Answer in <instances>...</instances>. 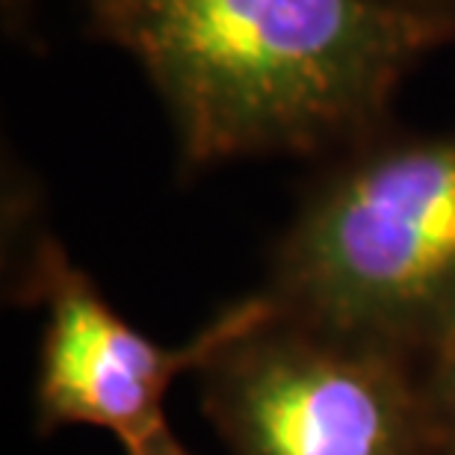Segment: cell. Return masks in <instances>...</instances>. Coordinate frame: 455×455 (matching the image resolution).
I'll return each instance as SVG.
<instances>
[{
	"label": "cell",
	"mask_w": 455,
	"mask_h": 455,
	"mask_svg": "<svg viewBox=\"0 0 455 455\" xmlns=\"http://www.w3.org/2000/svg\"><path fill=\"white\" fill-rule=\"evenodd\" d=\"M420 379L438 455H455V320L426 355Z\"/></svg>",
	"instance_id": "5b68a950"
},
{
	"label": "cell",
	"mask_w": 455,
	"mask_h": 455,
	"mask_svg": "<svg viewBox=\"0 0 455 455\" xmlns=\"http://www.w3.org/2000/svg\"><path fill=\"white\" fill-rule=\"evenodd\" d=\"M4 4V15H6V21L12 24V21H18L21 18V12L27 6H30V0H0Z\"/></svg>",
	"instance_id": "52a82bcc"
},
{
	"label": "cell",
	"mask_w": 455,
	"mask_h": 455,
	"mask_svg": "<svg viewBox=\"0 0 455 455\" xmlns=\"http://www.w3.org/2000/svg\"><path fill=\"white\" fill-rule=\"evenodd\" d=\"M198 376L234 455H438L411 358L284 320L272 302Z\"/></svg>",
	"instance_id": "3957f363"
},
{
	"label": "cell",
	"mask_w": 455,
	"mask_h": 455,
	"mask_svg": "<svg viewBox=\"0 0 455 455\" xmlns=\"http://www.w3.org/2000/svg\"><path fill=\"white\" fill-rule=\"evenodd\" d=\"M127 455H189V452L184 450V443L169 432V426H163L160 432H154L140 447L127 450Z\"/></svg>",
	"instance_id": "8992f818"
},
{
	"label": "cell",
	"mask_w": 455,
	"mask_h": 455,
	"mask_svg": "<svg viewBox=\"0 0 455 455\" xmlns=\"http://www.w3.org/2000/svg\"><path fill=\"white\" fill-rule=\"evenodd\" d=\"M272 307L331 338L429 355L455 320V133L363 145L290 222Z\"/></svg>",
	"instance_id": "7a4b0ae2"
},
{
	"label": "cell",
	"mask_w": 455,
	"mask_h": 455,
	"mask_svg": "<svg viewBox=\"0 0 455 455\" xmlns=\"http://www.w3.org/2000/svg\"><path fill=\"white\" fill-rule=\"evenodd\" d=\"M30 287L44 307L36 370L39 429L92 426L113 432L124 452L169 426L163 403L172 381L198 372L234 334L269 314L260 293L222 311L193 340L160 346L124 323L53 240L36 249Z\"/></svg>",
	"instance_id": "277c9868"
},
{
	"label": "cell",
	"mask_w": 455,
	"mask_h": 455,
	"mask_svg": "<svg viewBox=\"0 0 455 455\" xmlns=\"http://www.w3.org/2000/svg\"><path fill=\"white\" fill-rule=\"evenodd\" d=\"M420 4H429L435 9H443V12H452L455 15V0H420Z\"/></svg>",
	"instance_id": "ba28073f"
},
{
	"label": "cell",
	"mask_w": 455,
	"mask_h": 455,
	"mask_svg": "<svg viewBox=\"0 0 455 455\" xmlns=\"http://www.w3.org/2000/svg\"><path fill=\"white\" fill-rule=\"evenodd\" d=\"M89 24L157 89L189 169L363 140L455 36L420 0H89Z\"/></svg>",
	"instance_id": "6da1fadb"
}]
</instances>
